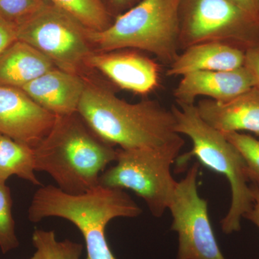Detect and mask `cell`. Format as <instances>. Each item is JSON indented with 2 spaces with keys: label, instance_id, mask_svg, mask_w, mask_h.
<instances>
[{
  "label": "cell",
  "instance_id": "obj_1",
  "mask_svg": "<svg viewBox=\"0 0 259 259\" xmlns=\"http://www.w3.org/2000/svg\"><path fill=\"white\" fill-rule=\"evenodd\" d=\"M77 112L100 139L120 149L157 148L182 138L171 109L154 100L129 103L86 80Z\"/></svg>",
  "mask_w": 259,
  "mask_h": 259
},
{
  "label": "cell",
  "instance_id": "obj_2",
  "mask_svg": "<svg viewBox=\"0 0 259 259\" xmlns=\"http://www.w3.org/2000/svg\"><path fill=\"white\" fill-rule=\"evenodd\" d=\"M36 171L50 175L66 193L80 194L100 185L118 149L100 139L78 112L56 116L47 136L33 148Z\"/></svg>",
  "mask_w": 259,
  "mask_h": 259
},
{
  "label": "cell",
  "instance_id": "obj_3",
  "mask_svg": "<svg viewBox=\"0 0 259 259\" xmlns=\"http://www.w3.org/2000/svg\"><path fill=\"white\" fill-rule=\"evenodd\" d=\"M142 209L121 189L98 185L83 194L66 193L54 185L41 186L34 194L28 219L38 223L51 217L67 220L84 238L87 259H117L105 235V228L116 218H136Z\"/></svg>",
  "mask_w": 259,
  "mask_h": 259
},
{
  "label": "cell",
  "instance_id": "obj_4",
  "mask_svg": "<svg viewBox=\"0 0 259 259\" xmlns=\"http://www.w3.org/2000/svg\"><path fill=\"white\" fill-rule=\"evenodd\" d=\"M176 119L175 131L190 138L193 144L190 152L181 156L184 164L192 156L212 171L224 175L231 188L229 210L221 221L223 233L241 231V221L253 206V190L246 161L236 146L222 133L214 128L199 115L195 104H177L171 108Z\"/></svg>",
  "mask_w": 259,
  "mask_h": 259
},
{
  "label": "cell",
  "instance_id": "obj_5",
  "mask_svg": "<svg viewBox=\"0 0 259 259\" xmlns=\"http://www.w3.org/2000/svg\"><path fill=\"white\" fill-rule=\"evenodd\" d=\"M179 0H142L102 31L88 30L95 52L134 49L171 65L179 56Z\"/></svg>",
  "mask_w": 259,
  "mask_h": 259
},
{
  "label": "cell",
  "instance_id": "obj_6",
  "mask_svg": "<svg viewBox=\"0 0 259 259\" xmlns=\"http://www.w3.org/2000/svg\"><path fill=\"white\" fill-rule=\"evenodd\" d=\"M185 140L157 148L118 149L115 166L100 177V185L130 190L141 197L151 214L161 218L171 203L177 182L171 168L178 158Z\"/></svg>",
  "mask_w": 259,
  "mask_h": 259
},
{
  "label": "cell",
  "instance_id": "obj_7",
  "mask_svg": "<svg viewBox=\"0 0 259 259\" xmlns=\"http://www.w3.org/2000/svg\"><path fill=\"white\" fill-rule=\"evenodd\" d=\"M178 13L180 51L206 42L259 49V18L230 0H179Z\"/></svg>",
  "mask_w": 259,
  "mask_h": 259
},
{
  "label": "cell",
  "instance_id": "obj_8",
  "mask_svg": "<svg viewBox=\"0 0 259 259\" xmlns=\"http://www.w3.org/2000/svg\"><path fill=\"white\" fill-rule=\"evenodd\" d=\"M88 30L71 15L47 3L17 26V36L47 56L58 69L80 75L95 52Z\"/></svg>",
  "mask_w": 259,
  "mask_h": 259
},
{
  "label": "cell",
  "instance_id": "obj_9",
  "mask_svg": "<svg viewBox=\"0 0 259 259\" xmlns=\"http://www.w3.org/2000/svg\"><path fill=\"white\" fill-rule=\"evenodd\" d=\"M200 165L195 162L177 182L168 209L171 231L178 235L177 259H226L213 232L207 201L199 196L197 176Z\"/></svg>",
  "mask_w": 259,
  "mask_h": 259
},
{
  "label": "cell",
  "instance_id": "obj_10",
  "mask_svg": "<svg viewBox=\"0 0 259 259\" xmlns=\"http://www.w3.org/2000/svg\"><path fill=\"white\" fill-rule=\"evenodd\" d=\"M56 119L21 89L0 85V134L34 148L50 132Z\"/></svg>",
  "mask_w": 259,
  "mask_h": 259
},
{
  "label": "cell",
  "instance_id": "obj_11",
  "mask_svg": "<svg viewBox=\"0 0 259 259\" xmlns=\"http://www.w3.org/2000/svg\"><path fill=\"white\" fill-rule=\"evenodd\" d=\"M87 66L98 70L115 86L139 95H148L159 87L160 67L152 59L134 51L93 52Z\"/></svg>",
  "mask_w": 259,
  "mask_h": 259
},
{
  "label": "cell",
  "instance_id": "obj_12",
  "mask_svg": "<svg viewBox=\"0 0 259 259\" xmlns=\"http://www.w3.org/2000/svg\"><path fill=\"white\" fill-rule=\"evenodd\" d=\"M254 87V79L245 66L232 71H194L182 76L173 95L177 104H194L200 96L226 102Z\"/></svg>",
  "mask_w": 259,
  "mask_h": 259
},
{
  "label": "cell",
  "instance_id": "obj_13",
  "mask_svg": "<svg viewBox=\"0 0 259 259\" xmlns=\"http://www.w3.org/2000/svg\"><path fill=\"white\" fill-rule=\"evenodd\" d=\"M85 89L80 75L51 70L21 88L34 102L56 116L77 112Z\"/></svg>",
  "mask_w": 259,
  "mask_h": 259
},
{
  "label": "cell",
  "instance_id": "obj_14",
  "mask_svg": "<svg viewBox=\"0 0 259 259\" xmlns=\"http://www.w3.org/2000/svg\"><path fill=\"white\" fill-rule=\"evenodd\" d=\"M196 106L200 117L220 132L248 131L259 136V90L255 87L230 101L204 99Z\"/></svg>",
  "mask_w": 259,
  "mask_h": 259
},
{
  "label": "cell",
  "instance_id": "obj_15",
  "mask_svg": "<svg viewBox=\"0 0 259 259\" xmlns=\"http://www.w3.org/2000/svg\"><path fill=\"white\" fill-rule=\"evenodd\" d=\"M245 52L221 42H206L185 49L168 66V76L200 71H232L244 66Z\"/></svg>",
  "mask_w": 259,
  "mask_h": 259
},
{
  "label": "cell",
  "instance_id": "obj_16",
  "mask_svg": "<svg viewBox=\"0 0 259 259\" xmlns=\"http://www.w3.org/2000/svg\"><path fill=\"white\" fill-rule=\"evenodd\" d=\"M56 68L41 52L17 40L0 56V85L21 89Z\"/></svg>",
  "mask_w": 259,
  "mask_h": 259
},
{
  "label": "cell",
  "instance_id": "obj_17",
  "mask_svg": "<svg viewBox=\"0 0 259 259\" xmlns=\"http://www.w3.org/2000/svg\"><path fill=\"white\" fill-rule=\"evenodd\" d=\"M35 171L33 148L0 134V184L17 176L41 187Z\"/></svg>",
  "mask_w": 259,
  "mask_h": 259
},
{
  "label": "cell",
  "instance_id": "obj_18",
  "mask_svg": "<svg viewBox=\"0 0 259 259\" xmlns=\"http://www.w3.org/2000/svg\"><path fill=\"white\" fill-rule=\"evenodd\" d=\"M92 31H102L112 23L111 14L102 0H47Z\"/></svg>",
  "mask_w": 259,
  "mask_h": 259
},
{
  "label": "cell",
  "instance_id": "obj_19",
  "mask_svg": "<svg viewBox=\"0 0 259 259\" xmlns=\"http://www.w3.org/2000/svg\"><path fill=\"white\" fill-rule=\"evenodd\" d=\"M35 251L30 259H81L83 245L66 239L59 241L54 231L35 229L32 236Z\"/></svg>",
  "mask_w": 259,
  "mask_h": 259
},
{
  "label": "cell",
  "instance_id": "obj_20",
  "mask_svg": "<svg viewBox=\"0 0 259 259\" xmlns=\"http://www.w3.org/2000/svg\"><path fill=\"white\" fill-rule=\"evenodd\" d=\"M19 244L13 216L11 190L6 184H0V250L6 254L16 249Z\"/></svg>",
  "mask_w": 259,
  "mask_h": 259
},
{
  "label": "cell",
  "instance_id": "obj_21",
  "mask_svg": "<svg viewBox=\"0 0 259 259\" xmlns=\"http://www.w3.org/2000/svg\"><path fill=\"white\" fill-rule=\"evenodd\" d=\"M47 3V0H0V18L18 26Z\"/></svg>",
  "mask_w": 259,
  "mask_h": 259
},
{
  "label": "cell",
  "instance_id": "obj_22",
  "mask_svg": "<svg viewBox=\"0 0 259 259\" xmlns=\"http://www.w3.org/2000/svg\"><path fill=\"white\" fill-rule=\"evenodd\" d=\"M222 134L244 158L249 170V177H259V140L240 132Z\"/></svg>",
  "mask_w": 259,
  "mask_h": 259
},
{
  "label": "cell",
  "instance_id": "obj_23",
  "mask_svg": "<svg viewBox=\"0 0 259 259\" xmlns=\"http://www.w3.org/2000/svg\"><path fill=\"white\" fill-rule=\"evenodd\" d=\"M17 40L16 25L0 18V56Z\"/></svg>",
  "mask_w": 259,
  "mask_h": 259
},
{
  "label": "cell",
  "instance_id": "obj_24",
  "mask_svg": "<svg viewBox=\"0 0 259 259\" xmlns=\"http://www.w3.org/2000/svg\"><path fill=\"white\" fill-rule=\"evenodd\" d=\"M250 180L254 201L251 209L245 213L243 218L253 223L259 229V177H250Z\"/></svg>",
  "mask_w": 259,
  "mask_h": 259
},
{
  "label": "cell",
  "instance_id": "obj_25",
  "mask_svg": "<svg viewBox=\"0 0 259 259\" xmlns=\"http://www.w3.org/2000/svg\"><path fill=\"white\" fill-rule=\"evenodd\" d=\"M244 66L249 71L259 90V49H250L245 52Z\"/></svg>",
  "mask_w": 259,
  "mask_h": 259
},
{
  "label": "cell",
  "instance_id": "obj_26",
  "mask_svg": "<svg viewBox=\"0 0 259 259\" xmlns=\"http://www.w3.org/2000/svg\"><path fill=\"white\" fill-rule=\"evenodd\" d=\"M241 10L259 18V8L257 0H230Z\"/></svg>",
  "mask_w": 259,
  "mask_h": 259
},
{
  "label": "cell",
  "instance_id": "obj_27",
  "mask_svg": "<svg viewBox=\"0 0 259 259\" xmlns=\"http://www.w3.org/2000/svg\"><path fill=\"white\" fill-rule=\"evenodd\" d=\"M141 1L142 0H107L110 8L115 12L121 13L120 14L131 9Z\"/></svg>",
  "mask_w": 259,
  "mask_h": 259
},
{
  "label": "cell",
  "instance_id": "obj_28",
  "mask_svg": "<svg viewBox=\"0 0 259 259\" xmlns=\"http://www.w3.org/2000/svg\"><path fill=\"white\" fill-rule=\"evenodd\" d=\"M258 1V8H259V0H257Z\"/></svg>",
  "mask_w": 259,
  "mask_h": 259
}]
</instances>
